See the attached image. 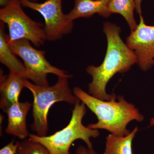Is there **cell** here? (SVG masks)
<instances>
[{
    "label": "cell",
    "instance_id": "7",
    "mask_svg": "<svg viewBox=\"0 0 154 154\" xmlns=\"http://www.w3.org/2000/svg\"><path fill=\"white\" fill-rule=\"evenodd\" d=\"M62 0H47L38 3L21 0L22 5L37 11L45 20V30L47 40L53 41L60 39L71 32L73 22L67 19L62 8Z\"/></svg>",
    "mask_w": 154,
    "mask_h": 154
},
{
    "label": "cell",
    "instance_id": "18",
    "mask_svg": "<svg viewBox=\"0 0 154 154\" xmlns=\"http://www.w3.org/2000/svg\"><path fill=\"white\" fill-rule=\"evenodd\" d=\"M143 0H135V9L139 15H141V4Z\"/></svg>",
    "mask_w": 154,
    "mask_h": 154
},
{
    "label": "cell",
    "instance_id": "19",
    "mask_svg": "<svg viewBox=\"0 0 154 154\" xmlns=\"http://www.w3.org/2000/svg\"><path fill=\"white\" fill-rule=\"evenodd\" d=\"M12 0H0V5L2 8L5 7L9 5Z\"/></svg>",
    "mask_w": 154,
    "mask_h": 154
},
{
    "label": "cell",
    "instance_id": "16",
    "mask_svg": "<svg viewBox=\"0 0 154 154\" xmlns=\"http://www.w3.org/2000/svg\"><path fill=\"white\" fill-rule=\"evenodd\" d=\"M19 142H15L14 140L0 150V154H19L18 152Z\"/></svg>",
    "mask_w": 154,
    "mask_h": 154
},
{
    "label": "cell",
    "instance_id": "1",
    "mask_svg": "<svg viewBox=\"0 0 154 154\" xmlns=\"http://www.w3.org/2000/svg\"><path fill=\"white\" fill-rule=\"evenodd\" d=\"M103 30L107 39L105 58L99 66H89L87 72L92 77L89 85L90 94L98 99L109 101L117 96L114 94H107V83L117 73L128 71L137 63V59L120 37L119 27L107 22L104 24Z\"/></svg>",
    "mask_w": 154,
    "mask_h": 154
},
{
    "label": "cell",
    "instance_id": "5",
    "mask_svg": "<svg viewBox=\"0 0 154 154\" xmlns=\"http://www.w3.org/2000/svg\"><path fill=\"white\" fill-rule=\"evenodd\" d=\"M22 5L21 0H12L0 10L1 22L7 24L8 28V42L27 39L35 46H41L47 40L44 25L27 16Z\"/></svg>",
    "mask_w": 154,
    "mask_h": 154
},
{
    "label": "cell",
    "instance_id": "2",
    "mask_svg": "<svg viewBox=\"0 0 154 154\" xmlns=\"http://www.w3.org/2000/svg\"><path fill=\"white\" fill-rule=\"evenodd\" d=\"M73 94L98 119L96 123L88 125L91 129L106 130L111 134L124 137L131 132L127 128L129 122L143 120V116L138 109L122 96L106 101L94 97L79 87L74 88Z\"/></svg>",
    "mask_w": 154,
    "mask_h": 154
},
{
    "label": "cell",
    "instance_id": "11",
    "mask_svg": "<svg viewBox=\"0 0 154 154\" xmlns=\"http://www.w3.org/2000/svg\"><path fill=\"white\" fill-rule=\"evenodd\" d=\"M110 1L74 0V7L66 14L67 18L72 22L78 18H89L95 14L107 18L111 15L108 9Z\"/></svg>",
    "mask_w": 154,
    "mask_h": 154
},
{
    "label": "cell",
    "instance_id": "15",
    "mask_svg": "<svg viewBox=\"0 0 154 154\" xmlns=\"http://www.w3.org/2000/svg\"><path fill=\"white\" fill-rule=\"evenodd\" d=\"M19 154H51L44 146L30 138L19 142Z\"/></svg>",
    "mask_w": 154,
    "mask_h": 154
},
{
    "label": "cell",
    "instance_id": "13",
    "mask_svg": "<svg viewBox=\"0 0 154 154\" xmlns=\"http://www.w3.org/2000/svg\"><path fill=\"white\" fill-rule=\"evenodd\" d=\"M137 131L138 127H135L125 136H118L111 134L108 135L103 154H133V140Z\"/></svg>",
    "mask_w": 154,
    "mask_h": 154
},
{
    "label": "cell",
    "instance_id": "4",
    "mask_svg": "<svg viewBox=\"0 0 154 154\" xmlns=\"http://www.w3.org/2000/svg\"><path fill=\"white\" fill-rule=\"evenodd\" d=\"M85 105L80 100L75 105L69 124L63 129L51 135L40 137L30 134L29 138L44 146L51 154H69L72 144L77 140H82L87 144L88 149H92L91 138L99 135V131L85 126L82 119L86 113Z\"/></svg>",
    "mask_w": 154,
    "mask_h": 154
},
{
    "label": "cell",
    "instance_id": "20",
    "mask_svg": "<svg viewBox=\"0 0 154 154\" xmlns=\"http://www.w3.org/2000/svg\"><path fill=\"white\" fill-rule=\"evenodd\" d=\"M154 125V117L151 119L150 121V126H152Z\"/></svg>",
    "mask_w": 154,
    "mask_h": 154
},
{
    "label": "cell",
    "instance_id": "17",
    "mask_svg": "<svg viewBox=\"0 0 154 154\" xmlns=\"http://www.w3.org/2000/svg\"><path fill=\"white\" fill-rule=\"evenodd\" d=\"M75 154H97L94 149H90L83 146H80L77 148Z\"/></svg>",
    "mask_w": 154,
    "mask_h": 154
},
{
    "label": "cell",
    "instance_id": "21",
    "mask_svg": "<svg viewBox=\"0 0 154 154\" xmlns=\"http://www.w3.org/2000/svg\"><path fill=\"white\" fill-rule=\"evenodd\" d=\"M28 1H31V2H35V1H37V0H28Z\"/></svg>",
    "mask_w": 154,
    "mask_h": 154
},
{
    "label": "cell",
    "instance_id": "22",
    "mask_svg": "<svg viewBox=\"0 0 154 154\" xmlns=\"http://www.w3.org/2000/svg\"></svg>",
    "mask_w": 154,
    "mask_h": 154
},
{
    "label": "cell",
    "instance_id": "12",
    "mask_svg": "<svg viewBox=\"0 0 154 154\" xmlns=\"http://www.w3.org/2000/svg\"><path fill=\"white\" fill-rule=\"evenodd\" d=\"M4 23L0 24V62L9 69L10 72L25 78V69L9 47Z\"/></svg>",
    "mask_w": 154,
    "mask_h": 154
},
{
    "label": "cell",
    "instance_id": "8",
    "mask_svg": "<svg viewBox=\"0 0 154 154\" xmlns=\"http://www.w3.org/2000/svg\"><path fill=\"white\" fill-rule=\"evenodd\" d=\"M140 18L139 24L126 38V45L136 56L141 69L146 71L154 64V25H146L142 15Z\"/></svg>",
    "mask_w": 154,
    "mask_h": 154
},
{
    "label": "cell",
    "instance_id": "9",
    "mask_svg": "<svg viewBox=\"0 0 154 154\" xmlns=\"http://www.w3.org/2000/svg\"><path fill=\"white\" fill-rule=\"evenodd\" d=\"M31 104L28 102H17L3 110L7 114L8 126L5 132L21 140H25L29 135L27 129L26 118Z\"/></svg>",
    "mask_w": 154,
    "mask_h": 154
},
{
    "label": "cell",
    "instance_id": "10",
    "mask_svg": "<svg viewBox=\"0 0 154 154\" xmlns=\"http://www.w3.org/2000/svg\"><path fill=\"white\" fill-rule=\"evenodd\" d=\"M25 79L24 77L10 72L8 75H5L1 72L0 107L3 110L19 102L21 91L25 88Z\"/></svg>",
    "mask_w": 154,
    "mask_h": 154
},
{
    "label": "cell",
    "instance_id": "14",
    "mask_svg": "<svg viewBox=\"0 0 154 154\" xmlns=\"http://www.w3.org/2000/svg\"><path fill=\"white\" fill-rule=\"evenodd\" d=\"M135 8V0H110L108 5L110 14H119L124 17L131 31L137 26L134 16Z\"/></svg>",
    "mask_w": 154,
    "mask_h": 154
},
{
    "label": "cell",
    "instance_id": "6",
    "mask_svg": "<svg viewBox=\"0 0 154 154\" xmlns=\"http://www.w3.org/2000/svg\"><path fill=\"white\" fill-rule=\"evenodd\" d=\"M12 51L23 61L25 67V78L39 86H49L47 76L52 74L58 77L70 78L66 72L52 65L45 57L44 51L33 48L27 39L8 42Z\"/></svg>",
    "mask_w": 154,
    "mask_h": 154
},
{
    "label": "cell",
    "instance_id": "3",
    "mask_svg": "<svg viewBox=\"0 0 154 154\" xmlns=\"http://www.w3.org/2000/svg\"><path fill=\"white\" fill-rule=\"evenodd\" d=\"M68 79L59 77L52 86L36 85L25 79V88L30 91L33 97V122L31 129L40 137L46 136L48 131V115L51 107L58 102H64L75 105L79 99L72 93L69 87Z\"/></svg>",
    "mask_w": 154,
    "mask_h": 154
}]
</instances>
